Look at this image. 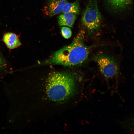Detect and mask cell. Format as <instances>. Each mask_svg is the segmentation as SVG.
<instances>
[{
    "label": "cell",
    "mask_w": 134,
    "mask_h": 134,
    "mask_svg": "<svg viewBox=\"0 0 134 134\" xmlns=\"http://www.w3.org/2000/svg\"><path fill=\"white\" fill-rule=\"evenodd\" d=\"M122 128L128 132H134V118L132 116L128 117L120 121Z\"/></svg>",
    "instance_id": "obj_10"
},
{
    "label": "cell",
    "mask_w": 134,
    "mask_h": 134,
    "mask_svg": "<svg viewBox=\"0 0 134 134\" xmlns=\"http://www.w3.org/2000/svg\"><path fill=\"white\" fill-rule=\"evenodd\" d=\"M67 0H49L42 9L43 13L49 16H52L62 11Z\"/></svg>",
    "instance_id": "obj_5"
},
{
    "label": "cell",
    "mask_w": 134,
    "mask_h": 134,
    "mask_svg": "<svg viewBox=\"0 0 134 134\" xmlns=\"http://www.w3.org/2000/svg\"><path fill=\"white\" fill-rule=\"evenodd\" d=\"M6 65V61L2 55L0 53V68L3 67Z\"/></svg>",
    "instance_id": "obj_12"
},
{
    "label": "cell",
    "mask_w": 134,
    "mask_h": 134,
    "mask_svg": "<svg viewBox=\"0 0 134 134\" xmlns=\"http://www.w3.org/2000/svg\"><path fill=\"white\" fill-rule=\"evenodd\" d=\"M81 21L89 34H92L98 30L101 23V17L98 0H88Z\"/></svg>",
    "instance_id": "obj_3"
},
{
    "label": "cell",
    "mask_w": 134,
    "mask_h": 134,
    "mask_svg": "<svg viewBox=\"0 0 134 134\" xmlns=\"http://www.w3.org/2000/svg\"><path fill=\"white\" fill-rule=\"evenodd\" d=\"M79 3L77 0L72 2L66 3L63 6L62 11L63 13H71L78 15L80 12Z\"/></svg>",
    "instance_id": "obj_8"
},
{
    "label": "cell",
    "mask_w": 134,
    "mask_h": 134,
    "mask_svg": "<svg viewBox=\"0 0 134 134\" xmlns=\"http://www.w3.org/2000/svg\"><path fill=\"white\" fill-rule=\"evenodd\" d=\"M47 93L55 101L65 100L72 96L75 90V82L73 75L66 72H53L47 81Z\"/></svg>",
    "instance_id": "obj_2"
},
{
    "label": "cell",
    "mask_w": 134,
    "mask_h": 134,
    "mask_svg": "<svg viewBox=\"0 0 134 134\" xmlns=\"http://www.w3.org/2000/svg\"><path fill=\"white\" fill-rule=\"evenodd\" d=\"M85 32L80 31L72 42L56 51L41 65H59L68 67L80 65L87 59L95 46H87L84 43Z\"/></svg>",
    "instance_id": "obj_1"
},
{
    "label": "cell",
    "mask_w": 134,
    "mask_h": 134,
    "mask_svg": "<svg viewBox=\"0 0 134 134\" xmlns=\"http://www.w3.org/2000/svg\"><path fill=\"white\" fill-rule=\"evenodd\" d=\"M3 41L7 47L10 49L16 48L21 44L17 35L12 33L5 34L3 37Z\"/></svg>",
    "instance_id": "obj_6"
},
{
    "label": "cell",
    "mask_w": 134,
    "mask_h": 134,
    "mask_svg": "<svg viewBox=\"0 0 134 134\" xmlns=\"http://www.w3.org/2000/svg\"><path fill=\"white\" fill-rule=\"evenodd\" d=\"M96 63L103 76L107 79L116 77L119 71L118 65L114 59L110 56L102 52L97 53L92 57Z\"/></svg>",
    "instance_id": "obj_4"
},
{
    "label": "cell",
    "mask_w": 134,
    "mask_h": 134,
    "mask_svg": "<svg viewBox=\"0 0 134 134\" xmlns=\"http://www.w3.org/2000/svg\"><path fill=\"white\" fill-rule=\"evenodd\" d=\"M76 15L71 13H65L60 15L58 17L59 25L72 27L76 19Z\"/></svg>",
    "instance_id": "obj_7"
},
{
    "label": "cell",
    "mask_w": 134,
    "mask_h": 134,
    "mask_svg": "<svg viewBox=\"0 0 134 134\" xmlns=\"http://www.w3.org/2000/svg\"><path fill=\"white\" fill-rule=\"evenodd\" d=\"M61 31L63 37L65 38L68 39L71 37L72 32L69 28L66 26L62 27L61 28Z\"/></svg>",
    "instance_id": "obj_11"
},
{
    "label": "cell",
    "mask_w": 134,
    "mask_h": 134,
    "mask_svg": "<svg viewBox=\"0 0 134 134\" xmlns=\"http://www.w3.org/2000/svg\"><path fill=\"white\" fill-rule=\"evenodd\" d=\"M110 6L114 9L121 10L131 5L133 0H106Z\"/></svg>",
    "instance_id": "obj_9"
}]
</instances>
